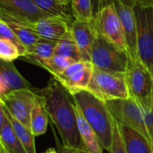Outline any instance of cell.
<instances>
[{
	"instance_id": "1",
	"label": "cell",
	"mask_w": 153,
	"mask_h": 153,
	"mask_svg": "<svg viewBox=\"0 0 153 153\" xmlns=\"http://www.w3.org/2000/svg\"><path fill=\"white\" fill-rule=\"evenodd\" d=\"M38 92L43 98L46 111L56 127L63 145L74 149L83 148L77 127L74 103L71 101L69 92L54 77Z\"/></svg>"
},
{
	"instance_id": "2",
	"label": "cell",
	"mask_w": 153,
	"mask_h": 153,
	"mask_svg": "<svg viewBox=\"0 0 153 153\" xmlns=\"http://www.w3.org/2000/svg\"><path fill=\"white\" fill-rule=\"evenodd\" d=\"M74 105L80 109L83 117L92 127L103 149L109 151L113 135L114 118L106 101L87 90L70 94Z\"/></svg>"
},
{
	"instance_id": "3",
	"label": "cell",
	"mask_w": 153,
	"mask_h": 153,
	"mask_svg": "<svg viewBox=\"0 0 153 153\" xmlns=\"http://www.w3.org/2000/svg\"><path fill=\"white\" fill-rule=\"evenodd\" d=\"M126 82L130 98L135 100L143 110L149 109L153 103V77L139 59L130 57Z\"/></svg>"
},
{
	"instance_id": "4",
	"label": "cell",
	"mask_w": 153,
	"mask_h": 153,
	"mask_svg": "<svg viewBox=\"0 0 153 153\" xmlns=\"http://www.w3.org/2000/svg\"><path fill=\"white\" fill-rule=\"evenodd\" d=\"M137 25V57L153 77V6H134Z\"/></svg>"
},
{
	"instance_id": "5",
	"label": "cell",
	"mask_w": 153,
	"mask_h": 153,
	"mask_svg": "<svg viewBox=\"0 0 153 153\" xmlns=\"http://www.w3.org/2000/svg\"><path fill=\"white\" fill-rule=\"evenodd\" d=\"M130 56L127 51L121 50L99 36L94 40L91 50V60L93 66L97 69L125 74L126 72Z\"/></svg>"
},
{
	"instance_id": "6",
	"label": "cell",
	"mask_w": 153,
	"mask_h": 153,
	"mask_svg": "<svg viewBox=\"0 0 153 153\" xmlns=\"http://www.w3.org/2000/svg\"><path fill=\"white\" fill-rule=\"evenodd\" d=\"M87 91L104 101L130 97L125 74L106 72L95 67Z\"/></svg>"
},
{
	"instance_id": "7",
	"label": "cell",
	"mask_w": 153,
	"mask_h": 153,
	"mask_svg": "<svg viewBox=\"0 0 153 153\" xmlns=\"http://www.w3.org/2000/svg\"><path fill=\"white\" fill-rule=\"evenodd\" d=\"M106 103L115 121L120 126L130 127L140 133L151 143V139L143 118V109L135 100L129 97L126 99L107 100Z\"/></svg>"
},
{
	"instance_id": "8",
	"label": "cell",
	"mask_w": 153,
	"mask_h": 153,
	"mask_svg": "<svg viewBox=\"0 0 153 153\" xmlns=\"http://www.w3.org/2000/svg\"><path fill=\"white\" fill-rule=\"evenodd\" d=\"M93 22L99 36L117 48L127 51L125 34L114 4L108 5L93 15Z\"/></svg>"
},
{
	"instance_id": "9",
	"label": "cell",
	"mask_w": 153,
	"mask_h": 153,
	"mask_svg": "<svg viewBox=\"0 0 153 153\" xmlns=\"http://www.w3.org/2000/svg\"><path fill=\"white\" fill-rule=\"evenodd\" d=\"M49 16L32 0H0V20L5 22L26 25Z\"/></svg>"
},
{
	"instance_id": "10",
	"label": "cell",
	"mask_w": 153,
	"mask_h": 153,
	"mask_svg": "<svg viewBox=\"0 0 153 153\" xmlns=\"http://www.w3.org/2000/svg\"><path fill=\"white\" fill-rule=\"evenodd\" d=\"M37 97L36 89H17L4 95L1 102L13 118L30 127V113Z\"/></svg>"
},
{
	"instance_id": "11",
	"label": "cell",
	"mask_w": 153,
	"mask_h": 153,
	"mask_svg": "<svg viewBox=\"0 0 153 153\" xmlns=\"http://www.w3.org/2000/svg\"><path fill=\"white\" fill-rule=\"evenodd\" d=\"M94 66L90 61H77L67 67L62 74L52 76L72 94L87 90L92 78Z\"/></svg>"
},
{
	"instance_id": "12",
	"label": "cell",
	"mask_w": 153,
	"mask_h": 153,
	"mask_svg": "<svg viewBox=\"0 0 153 153\" xmlns=\"http://www.w3.org/2000/svg\"><path fill=\"white\" fill-rule=\"evenodd\" d=\"M114 5L121 22L127 52L131 58L137 59V25L134 8L122 4L118 0L114 1Z\"/></svg>"
},
{
	"instance_id": "13",
	"label": "cell",
	"mask_w": 153,
	"mask_h": 153,
	"mask_svg": "<svg viewBox=\"0 0 153 153\" xmlns=\"http://www.w3.org/2000/svg\"><path fill=\"white\" fill-rule=\"evenodd\" d=\"M71 32L80 51L82 61L91 60V50L94 40L98 37L93 20L74 21L71 24Z\"/></svg>"
},
{
	"instance_id": "14",
	"label": "cell",
	"mask_w": 153,
	"mask_h": 153,
	"mask_svg": "<svg viewBox=\"0 0 153 153\" xmlns=\"http://www.w3.org/2000/svg\"><path fill=\"white\" fill-rule=\"evenodd\" d=\"M25 26L34 30L41 39L48 40L58 41L71 32V23L56 16L40 19Z\"/></svg>"
},
{
	"instance_id": "15",
	"label": "cell",
	"mask_w": 153,
	"mask_h": 153,
	"mask_svg": "<svg viewBox=\"0 0 153 153\" xmlns=\"http://www.w3.org/2000/svg\"><path fill=\"white\" fill-rule=\"evenodd\" d=\"M17 89H35L18 72L12 62L0 58V100L7 92Z\"/></svg>"
},
{
	"instance_id": "16",
	"label": "cell",
	"mask_w": 153,
	"mask_h": 153,
	"mask_svg": "<svg viewBox=\"0 0 153 153\" xmlns=\"http://www.w3.org/2000/svg\"><path fill=\"white\" fill-rule=\"evenodd\" d=\"M74 112L76 117L77 127L81 140L83 144V148L91 153H103L102 146L100 140L95 134L92 127L88 124V122L83 117L80 109L74 105Z\"/></svg>"
},
{
	"instance_id": "17",
	"label": "cell",
	"mask_w": 153,
	"mask_h": 153,
	"mask_svg": "<svg viewBox=\"0 0 153 153\" xmlns=\"http://www.w3.org/2000/svg\"><path fill=\"white\" fill-rule=\"evenodd\" d=\"M120 131L126 144L127 153H152L153 148L150 142L135 130L120 126Z\"/></svg>"
},
{
	"instance_id": "18",
	"label": "cell",
	"mask_w": 153,
	"mask_h": 153,
	"mask_svg": "<svg viewBox=\"0 0 153 153\" xmlns=\"http://www.w3.org/2000/svg\"><path fill=\"white\" fill-rule=\"evenodd\" d=\"M57 41L40 39L38 42L27 48L26 56H23L27 61L38 65L39 63L48 60L54 56Z\"/></svg>"
},
{
	"instance_id": "19",
	"label": "cell",
	"mask_w": 153,
	"mask_h": 153,
	"mask_svg": "<svg viewBox=\"0 0 153 153\" xmlns=\"http://www.w3.org/2000/svg\"><path fill=\"white\" fill-rule=\"evenodd\" d=\"M38 92V90H37ZM48 124V115L46 111L43 98L39 94L30 113V129L34 136H39L46 133Z\"/></svg>"
},
{
	"instance_id": "20",
	"label": "cell",
	"mask_w": 153,
	"mask_h": 153,
	"mask_svg": "<svg viewBox=\"0 0 153 153\" xmlns=\"http://www.w3.org/2000/svg\"><path fill=\"white\" fill-rule=\"evenodd\" d=\"M4 112L6 115V117L8 118L17 138L22 144L23 148L25 149L27 153H36V147H35V140L34 135L31 133L30 127L24 126L21 122L17 121L15 118H13L10 113L6 110L4 108Z\"/></svg>"
},
{
	"instance_id": "21",
	"label": "cell",
	"mask_w": 153,
	"mask_h": 153,
	"mask_svg": "<svg viewBox=\"0 0 153 153\" xmlns=\"http://www.w3.org/2000/svg\"><path fill=\"white\" fill-rule=\"evenodd\" d=\"M0 144L5 153H27L17 138L7 117L4 126L0 132Z\"/></svg>"
},
{
	"instance_id": "22",
	"label": "cell",
	"mask_w": 153,
	"mask_h": 153,
	"mask_svg": "<svg viewBox=\"0 0 153 153\" xmlns=\"http://www.w3.org/2000/svg\"><path fill=\"white\" fill-rule=\"evenodd\" d=\"M35 4L44 13L51 15L62 18L71 24L74 20H73V17L69 11L67 6L62 3H60L58 0H32Z\"/></svg>"
},
{
	"instance_id": "23",
	"label": "cell",
	"mask_w": 153,
	"mask_h": 153,
	"mask_svg": "<svg viewBox=\"0 0 153 153\" xmlns=\"http://www.w3.org/2000/svg\"><path fill=\"white\" fill-rule=\"evenodd\" d=\"M54 55L69 57L74 59V61H82L80 51L77 48L72 32L57 41Z\"/></svg>"
},
{
	"instance_id": "24",
	"label": "cell",
	"mask_w": 153,
	"mask_h": 153,
	"mask_svg": "<svg viewBox=\"0 0 153 153\" xmlns=\"http://www.w3.org/2000/svg\"><path fill=\"white\" fill-rule=\"evenodd\" d=\"M74 62H77V61H74L72 58L65 57L63 56L54 55L48 60L39 63L37 65L48 71L52 74V76H56L62 74L67 67H69Z\"/></svg>"
},
{
	"instance_id": "25",
	"label": "cell",
	"mask_w": 153,
	"mask_h": 153,
	"mask_svg": "<svg viewBox=\"0 0 153 153\" xmlns=\"http://www.w3.org/2000/svg\"><path fill=\"white\" fill-rule=\"evenodd\" d=\"M6 23L13 30V31L17 36L18 39L26 48V49L30 46H32L33 44H35L36 42H38L41 39L34 30H32L30 28L25 25L13 22H8Z\"/></svg>"
},
{
	"instance_id": "26",
	"label": "cell",
	"mask_w": 153,
	"mask_h": 153,
	"mask_svg": "<svg viewBox=\"0 0 153 153\" xmlns=\"http://www.w3.org/2000/svg\"><path fill=\"white\" fill-rule=\"evenodd\" d=\"M72 14L75 21H91L93 18L91 0H70Z\"/></svg>"
},
{
	"instance_id": "27",
	"label": "cell",
	"mask_w": 153,
	"mask_h": 153,
	"mask_svg": "<svg viewBox=\"0 0 153 153\" xmlns=\"http://www.w3.org/2000/svg\"><path fill=\"white\" fill-rule=\"evenodd\" d=\"M25 56L26 50L21 48L11 40L0 39V58L2 60L13 63V60Z\"/></svg>"
},
{
	"instance_id": "28",
	"label": "cell",
	"mask_w": 153,
	"mask_h": 153,
	"mask_svg": "<svg viewBox=\"0 0 153 153\" xmlns=\"http://www.w3.org/2000/svg\"><path fill=\"white\" fill-rule=\"evenodd\" d=\"M109 153H127L126 144L120 131L119 124L114 120V126H113V135L112 141L110 144V149L108 151Z\"/></svg>"
},
{
	"instance_id": "29",
	"label": "cell",
	"mask_w": 153,
	"mask_h": 153,
	"mask_svg": "<svg viewBox=\"0 0 153 153\" xmlns=\"http://www.w3.org/2000/svg\"><path fill=\"white\" fill-rule=\"evenodd\" d=\"M0 39H8V40H11L13 41V43H15L17 46H19L21 48L26 50V53H27V49L21 43V41L18 39L17 36L15 35V33L13 31V30L9 27V25L0 20Z\"/></svg>"
},
{
	"instance_id": "30",
	"label": "cell",
	"mask_w": 153,
	"mask_h": 153,
	"mask_svg": "<svg viewBox=\"0 0 153 153\" xmlns=\"http://www.w3.org/2000/svg\"><path fill=\"white\" fill-rule=\"evenodd\" d=\"M143 118L145 122V126L151 139V143L153 148V103L152 107L147 110H143Z\"/></svg>"
},
{
	"instance_id": "31",
	"label": "cell",
	"mask_w": 153,
	"mask_h": 153,
	"mask_svg": "<svg viewBox=\"0 0 153 153\" xmlns=\"http://www.w3.org/2000/svg\"><path fill=\"white\" fill-rule=\"evenodd\" d=\"M115 0H91L92 8H93V15L100 12L104 7L114 4Z\"/></svg>"
},
{
	"instance_id": "32",
	"label": "cell",
	"mask_w": 153,
	"mask_h": 153,
	"mask_svg": "<svg viewBox=\"0 0 153 153\" xmlns=\"http://www.w3.org/2000/svg\"><path fill=\"white\" fill-rule=\"evenodd\" d=\"M56 143L57 145V152L58 153H74V148H70V147H66L65 145H63V143H60L58 139L56 137Z\"/></svg>"
},
{
	"instance_id": "33",
	"label": "cell",
	"mask_w": 153,
	"mask_h": 153,
	"mask_svg": "<svg viewBox=\"0 0 153 153\" xmlns=\"http://www.w3.org/2000/svg\"><path fill=\"white\" fill-rule=\"evenodd\" d=\"M5 121H6V116H5V112H4V108L2 102L0 101V132L4 126Z\"/></svg>"
},
{
	"instance_id": "34",
	"label": "cell",
	"mask_w": 153,
	"mask_h": 153,
	"mask_svg": "<svg viewBox=\"0 0 153 153\" xmlns=\"http://www.w3.org/2000/svg\"><path fill=\"white\" fill-rule=\"evenodd\" d=\"M135 4L142 7H152L153 0H135Z\"/></svg>"
},
{
	"instance_id": "35",
	"label": "cell",
	"mask_w": 153,
	"mask_h": 153,
	"mask_svg": "<svg viewBox=\"0 0 153 153\" xmlns=\"http://www.w3.org/2000/svg\"><path fill=\"white\" fill-rule=\"evenodd\" d=\"M118 1L126 5L132 7V8H134V6L135 5V0H118Z\"/></svg>"
},
{
	"instance_id": "36",
	"label": "cell",
	"mask_w": 153,
	"mask_h": 153,
	"mask_svg": "<svg viewBox=\"0 0 153 153\" xmlns=\"http://www.w3.org/2000/svg\"><path fill=\"white\" fill-rule=\"evenodd\" d=\"M74 153H91L90 152H88L87 150L83 149V148H76V149H74Z\"/></svg>"
},
{
	"instance_id": "37",
	"label": "cell",
	"mask_w": 153,
	"mask_h": 153,
	"mask_svg": "<svg viewBox=\"0 0 153 153\" xmlns=\"http://www.w3.org/2000/svg\"><path fill=\"white\" fill-rule=\"evenodd\" d=\"M45 153H58L57 152V151L56 150V149H54V148H50V149H48V150H47Z\"/></svg>"
},
{
	"instance_id": "38",
	"label": "cell",
	"mask_w": 153,
	"mask_h": 153,
	"mask_svg": "<svg viewBox=\"0 0 153 153\" xmlns=\"http://www.w3.org/2000/svg\"><path fill=\"white\" fill-rule=\"evenodd\" d=\"M60 3H62V4H65V5H68L69 4V3H70V0H58Z\"/></svg>"
},
{
	"instance_id": "39",
	"label": "cell",
	"mask_w": 153,
	"mask_h": 153,
	"mask_svg": "<svg viewBox=\"0 0 153 153\" xmlns=\"http://www.w3.org/2000/svg\"><path fill=\"white\" fill-rule=\"evenodd\" d=\"M0 153H5L4 150V149H3V147L1 146V144H0Z\"/></svg>"
},
{
	"instance_id": "40",
	"label": "cell",
	"mask_w": 153,
	"mask_h": 153,
	"mask_svg": "<svg viewBox=\"0 0 153 153\" xmlns=\"http://www.w3.org/2000/svg\"><path fill=\"white\" fill-rule=\"evenodd\" d=\"M152 153H153V151H152Z\"/></svg>"
},
{
	"instance_id": "41",
	"label": "cell",
	"mask_w": 153,
	"mask_h": 153,
	"mask_svg": "<svg viewBox=\"0 0 153 153\" xmlns=\"http://www.w3.org/2000/svg\"><path fill=\"white\" fill-rule=\"evenodd\" d=\"M0 101H1V100H0Z\"/></svg>"
}]
</instances>
